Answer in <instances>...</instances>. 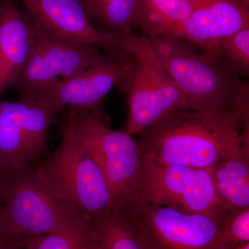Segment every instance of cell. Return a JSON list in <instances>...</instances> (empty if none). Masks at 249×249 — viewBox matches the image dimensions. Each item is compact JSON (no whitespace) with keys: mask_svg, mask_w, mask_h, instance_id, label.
<instances>
[{"mask_svg":"<svg viewBox=\"0 0 249 249\" xmlns=\"http://www.w3.org/2000/svg\"><path fill=\"white\" fill-rule=\"evenodd\" d=\"M0 249H23L19 240H8L0 242Z\"/></svg>","mask_w":249,"mask_h":249,"instance_id":"obj_23","label":"cell"},{"mask_svg":"<svg viewBox=\"0 0 249 249\" xmlns=\"http://www.w3.org/2000/svg\"><path fill=\"white\" fill-rule=\"evenodd\" d=\"M33 19L65 40L95 46L116 58L132 61L112 33L93 25L79 0H20Z\"/></svg>","mask_w":249,"mask_h":249,"instance_id":"obj_12","label":"cell"},{"mask_svg":"<svg viewBox=\"0 0 249 249\" xmlns=\"http://www.w3.org/2000/svg\"><path fill=\"white\" fill-rule=\"evenodd\" d=\"M221 226L227 249L249 243V208L228 211Z\"/></svg>","mask_w":249,"mask_h":249,"instance_id":"obj_21","label":"cell"},{"mask_svg":"<svg viewBox=\"0 0 249 249\" xmlns=\"http://www.w3.org/2000/svg\"><path fill=\"white\" fill-rule=\"evenodd\" d=\"M36 170L90 224L116 211L99 162L68 121L58 148Z\"/></svg>","mask_w":249,"mask_h":249,"instance_id":"obj_4","label":"cell"},{"mask_svg":"<svg viewBox=\"0 0 249 249\" xmlns=\"http://www.w3.org/2000/svg\"><path fill=\"white\" fill-rule=\"evenodd\" d=\"M140 204L167 206L222 223L228 211L218 197L212 170L159 163L142 155Z\"/></svg>","mask_w":249,"mask_h":249,"instance_id":"obj_7","label":"cell"},{"mask_svg":"<svg viewBox=\"0 0 249 249\" xmlns=\"http://www.w3.org/2000/svg\"><path fill=\"white\" fill-rule=\"evenodd\" d=\"M100 249H142L125 217L114 211L91 222Z\"/></svg>","mask_w":249,"mask_h":249,"instance_id":"obj_18","label":"cell"},{"mask_svg":"<svg viewBox=\"0 0 249 249\" xmlns=\"http://www.w3.org/2000/svg\"><path fill=\"white\" fill-rule=\"evenodd\" d=\"M19 242L23 249H100L91 224L81 231L24 237Z\"/></svg>","mask_w":249,"mask_h":249,"instance_id":"obj_20","label":"cell"},{"mask_svg":"<svg viewBox=\"0 0 249 249\" xmlns=\"http://www.w3.org/2000/svg\"><path fill=\"white\" fill-rule=\"evenodd\" d=\"M140 0H90L85 8L109 32H133L137 29Z\"/></svg>","mask_w":249,"mask_h":249,"instance_id":"obj_17","label":"cell"},{"mask_svg":"<svg viewBox=\"0 0 249 249\" xmlns=\"http://www.w3.org/2000/svg\"><path fill=\"white\" fill-rule=\"evenodd\" d=\"M33 20L35 27L34 46L14 87L19 101L28 102L37 101L59 82L86 70L103 54L95 46L53 35Z\"/></svg>","mask_w":249,"mask_h":249,"instance_id":"obj_9","label":"cell"},{"mask_svg":"<svg viewBox=\"0 0 249 249\" xmlns=\"http://www.w3.org/2000/svg\"><path fill=\"white\" fill-rule=\"evenodd\" d=\"M58 114L40 101L0 100V173L32 165Z\"/></svg>","mask_w":249,"mask_h":249,"instance_id":"obj_10","label":"cell"},{"mask_svg":"<svg viewBox=\"0 0 249 249\" xmlns=\"http://www.w3.org/2000/svg\"><path fill=\"white\" fill-rule=\"evenodd\" d=\"M1 2H0V13H1Z\"/></svg>","mask_w":249,"mask_h":249,"instance_id":"obj_27","label":"cell"},{"mask_svg":"<svg viewBox=\"0 0 249 249\" xmlns=\"http://www.w3.org/2000/svg\"><path fill=\"white\" fill-rule=\"evenodd\" d=\"M249 27V10L237 0H193L191 17L169 36L213 53L219 41Z\"/></svg>","mask_w":249,"mask_h":249,"instance_id":"obj_13","label":"cell"},{"mask_svg":"<svg viewBox=\"0 0 249 249\" xmlns=\"http://www.w3.org/2000/svg\"><path fill=\"white\" fill-rule=\"evenodd\" d=\"M213 53L236 76H249V27L219 41Z\"/></svg>","mask_w":249,"mask_h":249,"instance_id":"obj_19","label":"cell"},{"mask_svg":"<svg viewBox=\"0 0 249 249\" xmlns=\"http://www.w3.org/2000/svg\"><path fill=\"white\" fill-rule=\"evenodd\" d=\"M35 38L31 17L18 10L12 0H1L0 13V100L15 87L27 65Z\"/></svg>","mask_w":249,"mask_h":249,"instance_id":"obj_14","label":"cell"},{"mask_svg":"<svg viewBox=\"0 0 249 249\" xmlns=\"http://www.w3.org/2000/svg\"><path fill=\"white\" fill-rule=\"evenodd\" d=\"M111 33L133 60V70L124 91L128 104L124 129L127 133L138 136L175 109H194L162 67L147 37H139L133 32Z\"/></svg>","mask_w":249,"mask_h":249,"instance_id":"obj_5","label":"cell"},{"mask_svg":"<svg viewBox=\"0 0 249 249\" xmlns=\"http://www.w3.org/2000/svg\"><path fill=\"white\" fill-rule=\"evenodd\" d=\"M218 197L227 211L249 208V145H242L212 170Z\"/></svg>","mask_w":249,"mask_h":249,"instance_id":"obj_15","label":"cell"},{"mask_svg":"<svg viewBox=\"0 0 249 249\" xmlns=\"http://www.w3.org/2000/svg\"><path fill=\"white\" fill-rule=\"evenodd\" d=\"M8 240H16L10 232L4 202L0 198V242Z\"/></svg>","mask_w":249,"mask_h":249,"instance_id":"obj_22","label":"cell"},{"mask_svg":"<svg viewBox=\"0 0 249 249\" xmlns=\"http://www.w3.org/2000/svg\"><path fill=\"white\" fill-rule=\"evenodd\" d=\"M133 60L127 61L108 53L86 70L59 82L37 101L59 114L67 107L99 112L101 103L116 86L124 90L133 70Z\"/></svg>","mask_w":249,"mask_h":249,"instance_id":"obj_11","label":"cell"},{"mask_svg":"<svg viewBox=\"0 0 249 249\" xmlns=\"http://www.w3.org/2000/svg\"><path fill=\"white\" fill-rule=\"evenodd\" d=\"M1 0H0V2H1Z\"/></svg>","mask_w":249,"mask_h":249,"instance_id":"obj_28","label":"cell"},{"mask_svg":"<svg viewBox=\"0 0 249 249\" xmlns=\"http://www.w3.org/2000/svg\"><path fill=\"white\" fill-rule=\"evenodd\" d=\"M0 198L16 240L81 231L90 223L59 196L32 165L0 173Z\"/></svg>","mask_w":249,"mask_h":249,"instance_id":"obj_3","label":"cell"},{"mask_svg":"<svg viewBox=\"0 0 249 249\" xmlns=\"http://www.w3.org/2000/svg\"><path fill=\"white\" fill-rule=\"evenodd\" d=\"M142 155L160 163L212 170L242 145L249 121L229 111L177 109L139 134Z\"/></svg>","mask_w":249,"mask_h":249,"instance_id":"obj_1","label":"cell"},{"mask_svg":"<svg viewBox=\"0 0 249 249\" xmlns=\"http://www.w3.org/2000/svg\"><path fill=\"white\" fill-rule=\"evenodd\" d=\"M244 7L246 8V9L249 10V0H237Z\"/></svg>","mask_w":249,"mask_h":249,"instance_id":"obj_24","label":"cell"},{"mask_svg":"<svg viewBox=\"0 0 249 249\" xmlns=\"http://www.w3.org/2000/svg\"><path fill=\"white\" fill-rule=\"evenodd\" d=\"M147 38L162 67L193 109L229 111L249 120V83L216 55L180 37Z\"/></svg>","mask_w":249,"mask_h":249,"instance_id":"obj_2","label":"cell"},{"mask_svg":"<svg viewBox=\"0 0 249 249\" xmlns=\"http://www.w3.org/2000/svg\"><path fill=\"white\" fill-rule=\"evenodd\" d=\"M79 1L80 2H81V4L85 6V8L87 7V6H88V4H89L90 0H79Z\"/></svg>","mask_w":249,"mask_h":249,"instance_id":"obj_26","label":"cell"},{"mask_svg":"<svg viewBox=\"0 0 249 249\" xmlns=\"http://www.w3.org/2000/svg\"><path fill=\"white\" fill-rule=\"evenodd\" d=\"M67 121L96 156L116 211L124 212L140 204L142 155L137 140L124 129L108 127L96 111L69 107Z\"/></svg>","mask_w":249,"mask_h":249,"instance_id":"obj_6","label":"cell"},{"mask_svg":"<svg viewBox=\"0 0 249 249\" xmlns=\"http://www.w3.org/2000/svg\"><path fill=\"white\" fill-rule=\"evenodd\" d=\"M232 249H249V243L237 246V247H234V248Z\"/></svg>","mask_w":249,"mask_h":249,"instance_id":"obj_25","label":"cell"},{"mask_svg":"<svg viewBox=\"0 0 249 249\" xmlns=\"http://www.w3.org/2000/svg\"><path fill=\"white\" fill-rule=\"evenodd\" d=\"M121 213L142 249H227L213 218L151 204Z\"/></svg>","mask_w":249,"mask_h":249,"instance_id":"obj_8","label":"cell"},{"mask_svg":"<svg viewBox=\"0 0 249 249\" xmlns=\"http://www.w3.org/2000/svg\"><path fill=\"white\" fill-rule=\"evenodd\" d=\"M193 11V0H140L137 29L148 37L169 36Z\"/></svg>","mask_w":249,"mask_h":249,"instance_id":"obj_16","label":"cell"}]
</instances>
